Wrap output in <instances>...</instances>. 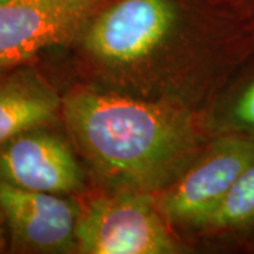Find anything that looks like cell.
Masks as SVG:
<instances>
[{"label": "cell", "mask_w": 254, "mask_h": 254, "mask_svg": "<svg viewBox=\"0 0 254 254\" xmlns=\"http://www.w3.org/2000/svg\"><path fill=\"white\" fill-rule=\"evenodd\" d=\"M63 112L102 175L130 190L163 185L195 140L190 116L167 103L78 91L65 98Z\"/></svg>", "instance_id": "cell-1"}, {"label": "cell", "mask_w": 254, "mask_h": 254, "mask_svg": "<svg viewBox=\"0 0 254 254\" xmlns=\"http://www.w3.org/2000/svg\"><path fill=\"white\" fill-rule=\"evenodd\" d=\"M75 246L83 254L178 252L151 198L138 190L91 202L78 216Z\"/></svg>", "instance_id": "cell-2"}, {"label": "cell", "mask_w": 254, "mask_h": 254, "mask_svg": "<svg viewBox=\"0 0 254 254\" xmlns=\"http://www.w3.org/2000/svg\"><path fill=\"white\" fill-rule=\"evenodd\" d=\"M96 11L85 46L112 64L136 63L154 53L178 18L175 0H113Z\"/></svg>", "instance_id": "cell-3"}, {"label": "cell", "mask_w": 254, "mask_h": 254, "mask_svg": "<svg viewBox=\"0 0 254 254\" xmlns=\"http://www.w3.org/2000/svg\"><path fill=\"white\" fill-rule=\"evenodd\" d=\"M106 0H16L0 4V69L66 41Z\"/></svg>", "instance_id": "cell-4"}, {"label": "cell", "mask_w": 254, "mask_h": 254, "mask_svg": "<svg viewBox=\"0 0 254 254\" xmlns=\"http://www.w3.org/2000/svg\"><path fill=\"white\" fill-rule=\"evenodd\" d=\"M253 161L254 143L236 138L220 141L164 192L161 213L175 223L203 226Z\"/></svg>", "instance_id": "cell-5"}, {"label": "cell", "mask_w": 254, "mask_h": 254, "mask_svg": "<svg viewBox=\"0 0 254 254\" xmlns=\"http://www.w3.org/2000/svg\"><path fill=\"white\" fill-rule=\"evenodd\" d=\"M0 180L24 190L68 193L81 187L82 175L64 140L33 128L0 145Z\"/></svg>", "instance_id": "cell-6"}, {"label": "cell", "mask_w": 254, "mask_h": 254, "mask_svg": "<svg viewBox=\"0 0 254 254\" xmlns=\"http://www.w3.org/2000/svg\"><path fill=\"white\" fill-rule=\"evenodd\" d=\"M0 209L20 243L41 252L75 246L78 215L58 193L30 190L0 180Z\"/></svg>", "instance_id": "cell-7"}, {"label": "cell", "mask_w": 254, "mask_h": 254, "mask_svg": "<svg viewBox=\"0 0 254 254\" xmlns=\"http://www.w3.org/2000/svg\"><path fill=\"white\" fill-rule=\"evenodd\" d=\"M60 98L31 78H11L0 83V145L24 131L53 120Z\"/></svg>", "instance_id": "cell-8"}, {"label": "cell", "mask_w": 254, "mask_h": 254, "mask_svg": "<svg viewBox=\"0 0 254 254\" xmlns=\"http://www.w3.org/2000/svg\"><path fill=\"white\" fill-rule=\"evenodd\" d=\"M252 222H254V161L239 175L203 226L227 229Z\"/></svg>", "instance_id": "cell-9"}, {"label": "cell", "mask_w": 254, "mask_h": 254, "mask_svg": "<svg viewBox=\"0 0 254 254\" xmlns=\"http://www.w3.org/2000/svg\"><path fill=\"white\" fill-rule=\"evenodd\" d=\"M235 113L240 122L254 127V82L239 99Z\"/></svg>", "instance_id": "cell-10"}, {"label": "cell", "mask_w": 254, "mask_h": 254, "mask_svg": "<svg viewBox=\"0 0 254 254\" xmlns=\"http://www.w3.org/2000/svg\"><path fill=\"white\" fill-rule=\"evenodd\" d=\"M10 1H16V0H0V4L1 3H10Z\"/></svg>", "instance_id": "cell-11"}]
</instances>
